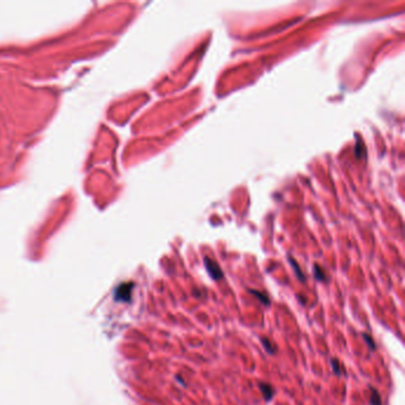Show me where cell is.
I'll use <instances>...</instances> for the list:
<instances>
[{"instance_id":"obj_1","label":"cell","mask_w":405,"mask_h":405,"mask_svg":"<svg viewBox=\"0 0 405 405\" xmlns=\"http://www.w3.org/2000/svg\"><path fill=\"white\" fill-rule=\"evenodd\" d=\"M204 266H206V270L209 275L210 278L213 280H220L223 278V272L221 270V267L219 266V264L215 260H213L212 258L204 257Z\"/></svg>"},{"instance_id":"obj_2","label":"cell","mask_w":405,"mask_h":405,"mask_svg":"<svg viewBox=\"0 0 405 405\" xmlns=\"http://www.w3.org/2000/svg\"><path fill=\"white\" fill-rule=\"evenodd\" d=\"M259 390L261 391V395H263L264 399H265L266 402H270L274 398V387L270 384H267V383H259Z\"/></svg>"},{"instance_id":"obj_3","label":"cell","mask_w":405,"mask_h":405,"mask_svg":"<svg viewBox=\"0 0 405 405\" xmlns=\"http://www.w3.org/2000/svg\"><path fill=\"white\" fill-rule=\"evenodd\" d=\"M248 293L252 294L253 296H256L259 301L261 302V303L264 304V306L269 307L270 304H271V299H270V297L265 291H260V290H256V289H248Z\"/></svg>"},{"instance_id":"obj_4","label":"cell","mask_w":405,"mask_h":405,"mask_svg":"<svg viewBox=\"0 0 405 405\" xmlns=\"http://www.w3.org/2000/svg\"><path fill=\"white\" fill-rule=\"evenodd\" d=\"M260 341L263 347L265 348V350L269 354H275V353H276V346H275V344L271 340L267 339V337H261Z\"/></svg>"},{"instance_id":"obj_5","label":"cell","mask_w":405,"mask_h":405,"mask_svg":"<svg viewBox=\"0 0 405 405\" xmlns=\"http://www.w3.org/2000/svg\"><path fill=\"white\" fill-rule=\"evenodd\" d=\"M369 390H371V397H369L371 405H382V397H380L377 388H374L373 386H369Z\"/></svg>"},{"instance_id":"obj_6","label":"cell","mask_w":405,"mask_h":405,"mask_svg":"<svg viewBox=\"0 0 405 405\" xmlns=\"http://www.w3.org/2000/svg\"><path fill=\"white\" fill-rule=\"evenodd\" d=\"M331 368H333V372L336 376H342V374H345V369L344 367H342L341 363L339 361V359H331Z\"/></svg>"},{"instance_id":"obj_7","label":"cell","mask_w":405,"mask_h":405,"mask_svg":"<svg viewBox=\"0 0 405 405\" xmlns=\"http://www.w3.org/2000/svg\"><path fill=\"white\" fill-rule=\"evenodd\" d=\"M314 276L317 280H320V282H327V275L325 270L320 265H317V264L314 265Z\"/></svg>"},{"instance_id":"obj_8","label":"cell","mask_w":405,"mask_h":405,"mask_svg":"<svg viewBox=\"0 0 405 405\" xmlns=\"http://www.w3.org/2000/svg\"><path fill=\"white\" fill-rule=\"evenodd\" d=\"M289 261H290V264H291V265H293L294 270H295V274H296L297 278H298V279L301 280V282H306V276H304L303 272L301 271V269H299L298 264L296 263L295 259H294V258H289Z\"/></svg>"},{"instance_id":"obj_9","label":"cell","mask_w":405,"mask_h":405,"mask_svg":"<svg viewBox=\"0 0 405 405\" xmlns=\"http://www.w3.org/2000/svg\"><path fill=\"white\" fill-rule=\"evenodd\" d=\"M132 287L133 285L132 284H124L121 289H119V294L121 293V299H124V301H129V296H131V290H132Z\"/></svg>"},{"instance_id":"obj_10","label":"cell","mask_w":405,"mask_h":405,"mask_svg":"<svg viewBox=\"0 0 405 405\" xmlns=\"http://www.w3.org/2000/svg\"><path fill=\"white\" fill-rule=\"evenodd\" d=\"M363 337H364V340H365V342L367 344V347H368L369 350H372V352H374V350H377V346H376V342H374V340L372 339V336L369 335V334L364 333Z\"/></svg>"},{"instance_id":"obj_11","label":"cell","mask_w":405,"mask_h":405,"mask_svg":"<svg viewBox=\"0 0 405 405\" xmlns=\"http://www.w3.org/2000/svg\"><path fill=\"white\" fill-rule=\"evenodd\" d=\"M176 380H178V382L181 383V385H182L183 387H185V386H187V385H185V382H184V380H183L182 378H181L180 376H176Z\"/></svg>"}]
</instances>
